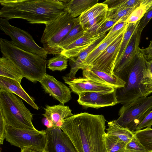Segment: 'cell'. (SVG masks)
Here are the masks:
<instances>
[{"label":"cell","mask_w":152,"mask_h":152,"mask_svg":"<svg viewBox=\"0 0 152 152\" xmlns=\"http://www.w3.org/2000/svg\"><path fill=\"white\" fill-rule=\"evenodd\" d=\"M127 25L121 30L114 33L108 38L104 37L103 41L91 52L85 60L84 64L86 67L90 66L117 38L126 30Z\"/></svg>","instance_id":"cell-21"},{"label":"cell","mask_w":152,"mask_h":152,"mask_svg":"<svg viewBox=\"0 0 152 152\" xmlns=\"http://www.w3.org/2000/svg\"><path fill=\"white\" fill-rule=\"evenodd\" d=\"M0 90L16 94L23 99L34 109L38 110L39 107L34 102V99L29 96L23 88L20 83L17 81L0 76Z\"/></svg>","instance_id":"cell-19"},{"label":"cell","mask_w":152,"mask_h":152,"mask_svg":"<svg viewBox=\"0 0 152 152\" xmlns=\"http://www.w3.org/2000/svg\"><path fill=\"white\" fill-rule=\"evenodd\" d=\"M85 32L79 20L60 42L59 47L63 51L68 45L83 36Z\"/></svg>","instance_id":"cell-26"},{"label":"cell","mask_w":152,"mask_h":152,"mask_svg":"<svg viewBox=\"0 0 152 152\" xmlns=\"http://www.w3.org/2000/svg\"><path fill=\"white\" fill-rule=\"evenodd\" d=\"M119 152H128L127 151H126L125 150L121 151H119Z\"/></svg>","instance_id":"cell-46"},{"label":"cell","mask_w":152,"mask_h":152,"mask_svg":"<svg viewBox=\"0 0 152 152\" xmlns=\"http://www.w3.org/2000/svg\"><path fill=\"white\" fill-rule=\"evenodd\" d=\"M106 12L107 11L88 21L83 27L85 32L94 35L96 31L105 21Z\"/></svg>","instance_id":"cell-32"},{"label":"cell","mask_w":152,"mask_h":152,"mask_svg":"<svg viewBox=\"0 0 152 152\" xmlns=\"http://www.w3.org/2000/svg\"><path fill=\"white\" fill-rule=\"evenodd\" d=\"M141 35V34L137 31V27L122 57L118 64L115 66L114 74L117 75L121 73L131 64L140 51L139 45Z\"/></svg>","instance_id":"cell-15"},{"label":"cell","mask_w":152,"mask_h":152,"mask_svg":"<svg viewBox=\"0 0 152 152\" xmlns=\"http://www.w3.org/2000/svg\"><path fill=\"white\" fill-rule=\"evenodd\" d=\"M98 0H67V10L70 15L75 18L98 3Z\"/></svg>","instance_id":"cell-22"},{"label":"cell","mask_w":152,"mask_h":152,"mask_svg":"<svg viewBox=\"0 0 152 152\" xmlns=\"http://www.w3.org/2000/svg\"><path fill=\"white\" fill-rule=\"evenodd\" d=\"M136 138L148 152H152V128L147 127L134 132Z\"/></svg>","instance_id":"cell-28"},{"label":"cell","mask_w":152,"mask_h":152,"mask_svg":"<svg viewBox=\"0 0 152 152\" xmlns=\"http://www.w3.org/2000/svg\"><path fill=\"white\" fill-rule=\"evenodd\" d=\"M152 125V110L142 121L136 128V131L147 127H151Z\"/></svg>","instance_id":"cell-38"},{"label":"cell","mask_w":152,"mask_h":152,"mask_svg":"<svg viewBox=\"0 0 152 152\" xmlns=\"http://www.w3.org/2000/svg\"><path fill=\"white\" fill-rule=\"evenodd\" d=\"M125 150L128 152H148L136 138L134 135L126 144Z\"/></svg>","instance_id":"cell-34"},{"label":"cell","mask_w":152,"mask_h":152,"mask_svg":"<svg viewBox=\"0 0 152 152\" xmlns=\"http://www.w3.org/2000/svg\"><path fill=\"white\" fill-rule=\"evenodd\" d=\"M83 70L84 77L109 85L115 88L124 87L126 83L117 75L113 76L103 71L88 66Z\"/></svg>","instance_id":"cell-16"},{"label":"cell","mask_w":152,"mask_h":152,"mask_svg":"<svg viewBox=\"0 0 152 152\" xmlns=\"http://www.w3.org/2000/svg\"><path fill=\"white\" fill-rule=\"evenodd\" d=\"M72 91L78 95L85 92L110 93L116 88L85 77L75 78L70 80H64Z\"/></svg>","instance_id":"cell-14"},{"label":"cell","mask_w":152,"mask_h":152,"mask_svg":"<svg viewBox=\"0 0 152 152\" xmlns=\"http://www.w3.org/2000/svg\"><path fill=\"white\" fill-rule=\"evenodd\" d=\"M151 83H152V77L151 78V79L147 83H146L145 85V88L146 89V91H147V90H146V88L150 84H151Z\"/></svg>","instance_id":"cell-44"},{"label":"cell","mask_w":152,"mask_h":152,"mask_svg":"<svg viewBox=\"0 0 152 152\" xmlns=\"http://www.w3.org/2000/svg\"><path fill=\"white\" fill-rule=\"evenodd\" d=\"M140 21L135 23L128 24L124 35L119 52L115 66L118 64L122 57Z\"/></svg>","instance_id":"cell-29"},{"label":"cell","mask_w":152,"mask_h":152,"mask_svg":"<svg viewBox=\"0 0 152 152\" xmlns=\"http://www.w3.org/2000/svg\"><path fill=\"white\" fill-rule=\"evenodd\" d=\"M136 8L107 9L106 19L119 22L126 21L131 13Z\"/></svg>","instance_id":"cell-27"},{"label":"cell","mask_w":152,"mask_h":152,"mask_svg":"<svg viewBox=\"0 0 152 152\" xmlns=\"http://www.w3.org/2000/svg\"><path fill=\"white\" fill-rule=\"evenodd\" d=\"M124 0H107L102 3L106 5L108 9L118 8L121 5Z\"/></svg>","instance_id":"cell-40"},{"label":"cell","mask_w":152,"mask_h":152,"mask_svg":"<svg viewBox=\"0 0 152 152\" xmlns=\"http://www.w3.org/2000/svg\"><path fill=\"white\" fill-rule=\"evenodd\" d=\"M68 59L61 54L57 55L48 61L47 67L53 71L64 70L67 67Z\"/></svg>","instance_id":"cell-31"},{"label":"cell","mask_w":152,"mask_h":152,"mask_svg":"<svg viewBox=\"0 0 152 152\" xmlns=\"http://www.w3.org/2000/svg\"><path fill=\"white\" fill-rule=\"evenodd\" d=\"M116 89L107 93L83 92L78 95L77 102L80 104L87 108L98 109L113 106L119 103L117 99Z\"/></svg>","instance_id":"cell-12"},{"label":"cell","mask_w":152,"mask_h":152,"mask_svg":"<svg viewBox=\"0 0 152 152\" xmlns=\"http://www.w3.org/2000/svg\"><path fill=\"white\" fill-rule=\"evenodd\" d=\"M45 92L64 105L71 99L70 88L63 83L46 73L39 81Z\"/></svg>","instance_id":"cell-13"},{"label":"cell","mask_w":152,"mask_h":152,"mask_svg":"<svg viewBox=\"0 0 152 152\" xmlns=\"http://www.w3.org/2000/svg\"><path fill=\"white\" fill-rule=\"evenodd\" d=\"M107 9L106 5L97 3L78 17L80 23L83 27L90 20L106 12Z\"/></svg>","instance_id":"cell-25"},{"label":"cell","mask_w":152,"mask_h":152,"mask_svg":"<svg viewBox=\"0 0 152 152\" xmlns=\"http://www.w3.org/2000/svg\"><path fill=\"white\" fill-rule=\"evenodd\" d=\"M146 61L140 50L130 66L116 75L126 83L124 87L116 89L119 103L128 104L141 97L148 96L142 84L144 73L146 68Z\"/></svg>","instance_id":"cell-4"},{"label":"cell","mask_w":152,"mask_h":152,"mask_svg":"<svg viewBox=\"0 0 152 152\" xmlns=\"http://www.w3.org/2000/svg\"><path fill=\"white\" fill-rule=\"evenodd\" d=\"M79 21L78 17H72L67 11L45 24L40 41L48 54H61L60 43Z\"/></svg>","instance_id":"cell-6"},{"label":"cell","mask_w":152,"mask_h":152,"mask_svg":"<svg viewBox=\"0 0 152 152\" xmlns=\"http://www.w3.org/2000/svg\"><path fill=\"white\" fill-rule=\"evenodd\" d=\"M126 30L88 66L113 76L115 63Z\"/></svg>","instance_id":"cell-11"},{"label":"cell","mask_w":152,"mask_h":152,"mask_svg":"<svg viewBox=\"0 0 152 152\" xmlns=\"http://www.w3.org/2000/svg\"><path fill=\"white\" fill-rule=\"evenodd\" d=\"M0 48L2 56L13 63L31 82H39L46 73L48 61L40 56L19 48L7 39L1 38Z\"/></svg>","instance_id":"cell-3"},{"label":"cell","mask_w":152,"mask_h":152,"mask_svg":"<svg viewBox=\"0 0 152 152\" xmlns=\"http://www.w3.org/2000/svg\"><path fill=\"white\" fill-rule=\"evenodd\" d=\"M152 18V8L148 10L140 20L137 27L138 32L141 34L144 27Z\"/></svg>","instance_id":"cell-36"},{"label":"cell","mask_w":152,"mask_h":152,"mask_svg":"<svg viewBox=\"0 0 152 152\" xmlns=\"http://www.w3.org/2000/svg\"><path fill=\"white\" fill-rule=\"evenodd\" d=\"M105 121L103 115L83 113L64 119L58 126L69 137L78 152H107Z\"/></svg>","instance_id":"cell-1"},{"label":"cell","mask_w":152,"mask_h":152,"mask_svg":"<svg viewBox=\"0 0 152 152\" xmlns=\"http://www.w3.org/2000/svg\"><path fill=\"white\" fill-rule=\"evenodd\" d=\"M0 111L7 125L18 129L37 130L32 121L33 114L14 94L0 90Z\"/></svg>","instance_id":"cell-5"},{"label":"cell","mask_w":152,"mask_h":152,"mask_svg":"<svg viewBox=\"0 0 152 152\" xmlns=\"http://www.w3.org/2000/svg\"><path fill=\"white\" fill-rule=\"evenodd\" d=\"M4 117L2 112L0 111V144H3L5 139V132L7 126Z\"/></svg>","instance_id":"cell-37"},{"label":"cell","mask_w":152,"mask_h":152,"mask_svg":"<svg viewBox=\"0 0 152 152\" xmlns=\"http://www.w3.org/2000/svg\"><path fill=\"white\" fill-rule=\"evenodd\" d=\"M5 139L11 145L22 149L30 148L43 152L47 138L45 130L18 129L7 125Z\"/></svg>","instance_id":"cell-8"},{"label":"cell","mask_w":152,"mask_h":152,"mask_svg":"<svg viewBox=\"0 0 152 152\" xmlns=\"http://www.w3.org/2000/svg\"><path fill=\"white\" fill-rule=\"evenodd\" d=\"M44 130L47 141L43 152H78L69 137L59 127L47 128Z\"/></svg>","instance_id":"cell-10"},{"label":"cell","mask_w":152,"mask_h":152,"mask_svg":"<svg viewBox=\"0 0 152 152\" xmlns=\"http://www.w3.org/2000/svg\"><path fill=\"white\" fill-rule=\"evenodd\" d=\"M140 50L143 54L147 61H149L152 59V48H147L144 49L140 48Z\"/></svg>","instance_id":"cell-41"},{"label":"cell","mask_w":152,"mask_h":152,"mask_svg":"<svg viewBox=\"0 0 152 152\" xmlns=\"http://www.w3.org/2000/svg\"><path fill=\"white\" fill-rule=\"evenodd\" d=\"M0 29L12 39V44L24 50L38 55L46 59L48 53L39 46L27 32L11 25L8 20L0 18Z\"/></svg>","instance_id":"cell-9"},{"label":"cell","mask_w":152,"mask_h":152,"mask_svg":"<svg viewBox=\"0 0 152 152\" xmlns=\"http://www.w3.org/2000/svg\"><path fill=\"white\" fill-rule=\"evenodd\" d=\"M119 22H120L106 19L103 23L96 31L94 35H102L106 34L107 31L110 30L115 25Z\"/></svg>","instance_id":"cell-35"},{"label":"cell","mask_w":152,"mask_h":152,"mask_svg":"<svg viewBox=\"0 0 152 152\" xmlns=\"http://www.w3.org/2000/svg\"><path fill=\"white\" fill-rule=\"evenodd\" d=\"M148 48H152V40L151 41L150 43V45H149V46L148 47Z\"/></svg>","instance_id":"cell-45"},{"label":"cell","mask_w":152,"mask_h":152,"mask_svg":"<svg viewBox=\"0 0 152 152\" xmlns=\"http://www.w3.org/2000/svg\"><path fill=\"white\" fill-rule=\"evenodd\" d=\"M104 140L107 152H119L125 150L126 144L115 137L106 133Z\"/></svg>","instance_id":"cell-30"},{"label":"cell","mask_w":152,"mask_h":152,"mask_svg":"<svg viewBox=\"0 0 152 152\" xmlns=\"http://www.w3.org/2000/svg\"><path fill=\"white\" fill-rule=\"evenodd\" d=\"M147 11L146 6L140 5L131 13L126 21L128 24L137 23L142 19Z\"/></svg>","instance_id":"cell-33"},{"label":"cell","mask_w":152,"mask_h":152,"mask_svg":"<svg viewBox=\"0 0 152 152\" xmlns=\"http://www.w3.org/2000/svg\"><path fill=\"white\" fill-rule=\"evenodd\" d=\"M106 34L99 39L87 48L81 52L77 57L69 59V64L70 66V72L66 76L63 77V79H72L75 77L76 74L79 69H81L83 70L87 68L84 64L85 60L91 52L103 41Z\"/></svg>","instance_id":"cell-18"},{"label":"cell","mask_w":152,"mask_h":152,"mask_svg":"<svg viewBox=\"0 0 152 152\" xmlns=\"http://www.w3.org/2000/svg\"><path fill=\"white\" fill-rule=\"evenodd\" d=\"M0 76L15 80L20 83L24 77L18 68L3 56L0 58Z\"/></svg>","instance_id":"cell-23"},{"label":"cell","mask_w":152,"mask_h":152,"mask_svg":"<svg viewBox=\"0 0 152 152\" xmlns=\"http://www.w3.org/2000/svg\"><path fill=\"white\" fill-rule=\"evenodd\" d=\"M152 109V95L142 96L131 102L125 104L118 112L116 122L120 126L132 132Z\"/></svg>","instance_id":"cell-7"},{"label":"cell","mask_w":152,"mask_h":152,"mask_svg":"<svg viewBox=\"0 0 152 152\" xmlns=\"http://www.w3.org/2000/svg\"><path fill=\"white\" fill-rule=\"evenodd\" d=\"M147 11L152 8V2L146 6Z\"/></svg>","instance_id":"cell-43"},{"label":"cell","mask_w":152,"mask_h":152,"mask_svg":"<svg viewBox=\"0 0 152 152\" xmlns=\"http://www.w3.org/2000/svg\"><path fill=\"white\" fill-rule=\"evenodd\" d=\"M67 0H0V18H20L31 24H43L67 10Z\"/></svg>","instance_id":"cell-2"},{"label":"cell","mask_w":152,"mask_h":152,"mask_svg":"<svg viewBox=\"0 0 152 152\" xmlns=\"http://www.w3.org/2000/svg\"><path fill=\"white\" fill-rule=\"evenodd\" d=\"M128 24L126 21L120 22H118L112 27L110 30L108 34L105 37V38H107L110 37L114 33L119 31L126 26Z\"/></svg>","instance_id":"cell-39"},{"label":"cell","mask_w":152,"mask_h":152,"mask_svg":"<svg viewBox=\"0 0 152 152\" xmlns=\"http://www.w3.org/2000/svg\"><path fill=\"white\" fill-rule=\"evenodd\" d=\"M106 34L94 35L86 32L83 36L64 48L61 54L68 59L76 57L81 52Z\"/></svg>","instance_id":"cell-17"},{"label":"cell","mask_w":152,"mask_h":152,"mask_svg":"<svg viewBox=\"0 0 152 152\" xmlns=\"http://www.w3.org/2000/svg\"><path fill=\"white\" fill-rule=\"evenodd\" d=\"M44 110L45 113L43 115L49 121L48 128L58 126L63 120L74 115L68 106L61 104L51 106L47 105Z\"/></svg>","instance_id":"cell-20"},{"label":"cell","mask_w":152,"mask_h":152,"mask_svg":"<svg viewBox=\"0 0 152 152\" xmlns=\"http://www.w3.org/2000/svg\"><path fill=\"white\" fill-rule=\"evenodd\" d=\"M107 126V128L106 129V133L107 134L115 137L126 144L129 142L134 135L133 132L120 126L116 122V120L108 122Z\"/></svg>","instance_id":"cell-24"},{"label":"cell","mask_w":152,"mask_h":152,"mask_svg":"<svg viewBox=\"0 0 152 152\" xmlns=\"http://www.w3.org/2000/svg\"><path fill=\"white\" fill-rule=\"evenodd\" d=\"M151 60H152V59Z\"/></svg>","instance_id":"cell-47"},{"label":"cell","mask_w":152,"mask_h":152,"mask_svg":"<svg viewBox=\"0 0 152 152\" xmlns=\"http://www.w3.org/2000/svg\"><path fill=\"white\" fill-rule=\"evenodd\" d=\"M21 149L20 152H42L29 147L23 148Z\"/></svg>","instance_id":"cell-42"}]
</instances>
